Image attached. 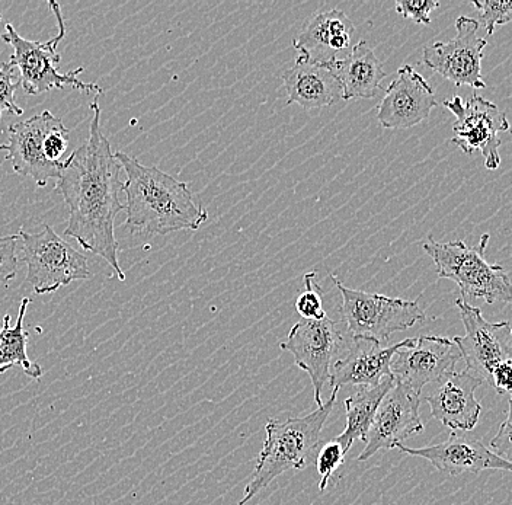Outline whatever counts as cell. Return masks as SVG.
<instances>
[{
    "label": "cell",
    "instance_id": "277c9868",
    "mask_svg": "<svg viewBox=\"0 0 512 505\" xmlns=\"http://www.w3.org/2000/svg\"><path fill=\"white\" fill-rule=\"evenodd\" d=\"M491 236L482 235L478 246L462 241L437 242L428 238L422 248L434 261L438 277L448 278L459 286L462 299L485 300L494 303H512V283L501 265L485 260V249Z\"/></svg>",
    "mask_w": 512,
    "mask_h": 505
},
{
    "label": "cell",
    "instance_id": "5bb4252c",
    "mask_svg": "<svg viewBox=\"0 0 512 505\" xmlns=\"http://www.w3.org/2000/svg\"><path fill=\"white\" fill-rule=\"evenodd\" d=\"M421 395L396 383L384 396L373 424L368 430L367 439L358 462H366L380 450L396 449L399 444L424 431L419 415Z\"/></svg>",
    "mask_w": 512,
    "mask_h": 505
},
{
    "label": "cell",
    "instance_id": "484cf974",
    "mask_svg": "<svg viewBox=\"0 0 512 505\" xmlns=\"http://www.w3.org/2000/svg\"><path fill=\"white\" fill-rule=\"evenodd\" d=\"M472 5L478 9L480 21L486 34H494L496 25H505L512 21V0L492 2V0H473Z\"/></svg>",
    "mask_w": 512,
    "mask_h": 505
},
{
    "label": "cell",
    "instance_id": "cb8c5ba5",
    "mask_svg": "<svg viewBox=\"0 0 512 505\" xmlns=\"http://www.w3.org/2000/svg\"><path fill=\"white\" fill-rule=\"evenodd\" d=\"M318 271L304 274V292L297 297L296 310L303 319L319 321L328 316L323 308L322 287L315 283Z\"/></svg>",
    "mask_w": 512,
    "mask_h": 505
},
{
    "label": "cell",
    "instance_id": "4fadbf2b",
    "mask_svg": "<svg viewBox=\"0 0 512 505\" xmlns=\"http://www.w3.org/2000/svg\"><path fill=\"white\" fill-rule=\"evenodd\" d=\"M462 353L453 340L422 335L412 347L400 348L390 363V373L396 383L422 395L425 386L434 385L454 372Z\"/></svg>",
    "mask_w": 512,
    "mask_h": 505
},
{
    "label": "cell",
    "instance_id": "3957f363",
    "mask_svg": "<svg viewBox=\"0 0 512 505\" xmlns=\"http://www.w3.org/2000/svg\"><path fill=\"white\" fill-rule=\"evenodd\" d=\"M339 389H332L328 402L309 415L287 420L272 418L265 425L264 446L239 505H245L288 471H303L315 462L320 434L335 407Z\"/></svg>",
    "mask_w": 512,
    "mask_h": 505
},
{
    "label": "cell",
    "instance_id": "f1b7e54d",
    "mask_svg": "<svg viewBox=\"0 0 512 505\" xmlns=\"http://www.w3.org/2000/svg\"><path fill=\"white\" fill-rule=\"evenodd\" d=\"M440 8L437 0H398L396 11L402 17L414 19L416 24L430 25L431 12Z\"/></svg>",
    "mask_w": 512,
    "mask_h": 505
},
{
    "label": "cell",
    "instance_id": "4dcf8cb0",
    "mask_svg": "<svg viewBox=\"0 0 512 505\" xmlns=\"http://www.w3.org/2000/svg\"><path fill=\"white\" fill-rule=\"evenodd\" d=\"M488 385L496 392L505 393L512 398V363H502L495 367Z\"/></svg>",
    "mask_w": 512,
    "mask_h": 505
},
{
    "label": "cell",
    "instance_id": "2e32d148",
    "mask_svg": "<svg viewBox=\"0 0 512 505\" xmlns=\"http://www.w3.org/2000/svg\"><path fill=\"white\" fill-rule=\"evenodd\" d=\"M396 449L405 455L427 459L435 469L451 476L464 475V473L478 475L488 469L512 472V463L501 459L482 441L475 437L460 436L457 433H451L447 441L434 446L411 449L399 444Z\"/></svg>",
    "mask_w": 512,
    "mask_h": 505
},
{
    "label": "cell",
    "instance_id": "603a6c76",
    "mask_svg": "<svg viewBox=\"0 0 512 505\" xmlns=\"http://www.w3.org/2000/svg\"><path fill=\"white\" fill-rule=\"evenodd\" d=\"M31 299L24 297L19 308L18 321L11 325V316L5 315L0 328V375L8 372L12 367H21L25 375L31 379H40L43 376V367L30 360L27 353V344L30 334L25 331L24 318Z\"/></svg>",
    "mask_w": 512,
    "mask_h": 505
},
{
    "label": "cell",
    "instance_id": "7c38bea8",
    "mask_svg": "<svg viewBox=\"0 0 512 505\" xmlns=\"http://www.w3.org/2000/svg\"><path fill=\"white\" fill-rule=\"evenodd\" d=\"M456 30V37L451 38L447 43L438 41L425 47V66L456 86L486 88L482 78V59L483 50L488 43L485 38H480L478 35L479 21L469 17H459L456 21Z\"/></svg>",
    "mask_w": 512,
    "mask_h": 505
},
{
    "label": "cell",
    "instance_id": "7402d4cb",
    "mask_svg": "<svg viewBox=\"0 0 512 505\" xmlns=\"http://www.w3.org/2000/svg\"><path fill=\"white\" fill-rule=\"evenodd\" d=\"M393 385H395V379L390 376L380 385L360 388L350 398L345 399L347 425L345 430L335 437V440L341 444L345 456L350 452L355 440L366 441L368 430L373 424L380 404Z\"/></svg>",
    "mask_w": 512,
    "mask_h": 505
},
{
    "label": "cell",
    "instance_id": "ffe728a7",
    "mask_svg": "<svg viewBox=\"0 0 512 505\" xmlns=\"http://www.w3.org/2000/svg\"><path fill=\"white\" fill-rule=\"evenodd\" d=\"M287 104H297L303 110L331 107L342 99V86L326 66L313 65L297 59L296 65L284 70Z\"/></svg>",
    "mask_w": 512,
    "mask_h": 505
},
{
    "label": "cell",
    "instance_id": "ba28073f",
    "mask_svg": "<svg viewBox=\"0 0 512 505\" xmlns=\"http://www.w3.org/2000/svg\"><path fill=\"white\" fill-rule=\"evenodd\" d=\"M352 343L342 332L341 324L325 316L319 321H302L288 332L281 350L293 354L297 366L312 380L313 393L318 408L322 407V392L331 380L332 367L347 354Z\"/></svg>",
    "mask_w": 512,
    "mask_h": 505
},
{
    "label": "cell",
    "instance_id": "83f0119b",
    "mask_svg": "<svg viewBox=\"0 0 512 505\" xmlns=\"http://www.w3.org/2000/svg\"><path fill=\"white\" fill-rule=\"evenodd\" d=\"M19 235L3 236L0 238V284L14 280L18 273V246Z\"/></svg>",
    "mask_w": 512,
    "mask_h": 505
},
{
    "label": "cell",
    "instance_id": "7a4b0ae2",
    "mask_svg": "<svg viewBox=\"0 0 512 505\" xmlns=\"http://www.w3.org/2000/svg\"><path fill=\"white\" fill-rule=\"evenodd\" d=\"M115 158L126 171L123 191L127 196V226L133 233L169 235L179 230H198L208 220L204 210L192 196L190 185L146 166L133 156L115 152Z\"/></svg>",
    "mask_w": 512,
    "mask_h": 505
},
{
    "label": "cell",
    "instance_id": "52a82bcc",
    "mask_svg": "<svg viewBox=\"0 0 512 505\" xmlns=\"http://www.w3.org/2000/svg\"><path fill=\"white\" fill-rule=\"evenodd\" d=\"M22 260L27 264V280L37 294L54 293L76 280L91 277L88 261L50 225L38 233L19 230Z\"/></svg>",
    "mask_w": 512,
    "mask_h": 505
},
{
    "label": "cell",
    "instance_id": "8fae6325",
    "mask_svg": "<svg viewBox=\"0 0 512 505\" xmlns=\"http://www.w3.org/2000/svg\"><path fill=\"white\" fill-rule=\"evenodd\" d=\"M456 306L466 335L454 337L453 341L466 361V372L488 385L495 367L512 363V326L510 322L486 321L482 310L473 308L462 297L457 299Z\"/></svg>",
    "mask_w": 512,
    "mask_h": 505
},
{
    "label": "cell",
    "instance_id": "44dd1931",
    "mask_svg": "<svg viewBox=\"0 0 512 505\" xmlns=\"http://www.w3.org/2000/svg\"><path fill=\"white\" fill-rule=\"evenodd\" d=\"M342 86V99L374 98L382 89L386 72L383 63L366 41H358L345 59L326 66Z\"/></svg>",
    "mask_w": 512,
    "mask_h": 505
},
{
    "label": "cell",
    "instance_id": "f546056e",
    "mask_svg": "<svg viewBox=\"0 0 512 505\" xmlns=\"http://www.w3.org/2000/svg\"><path fill=\"white\" fill-rule=\"evenodd\" d=\"M491 449L501 459L512 463V398L508 402L507 420L501 424L498 433L492 439Z\"/></svg>",
    "mask_w": 512,
    "mask_h": 505
},
{
    "label": "cell",
    "instance_id": "1f68e13d",
    "mask_svg": "<svg viewBox=\"0 0 512 505\" xmlns=\"http://www.w3.org/2000/svg\"><path fill=\"white\" fill-rule=\"evenodd\" d=\"M0 21H2V14H0Z\"/></svg>",
    "mask_w": 512,
    "mask_h": 505
},
{
    "label": "cell",
    "instance_id": "ac0fdd59",
    "mask_svg": "<svg viewBox=\"0 0 512 505\" xmlns=\"http://www.w3.org/2000/svg\"><path fill=\"white\" fill-rule=\"evenodd\" d=\"M414 344L415 338H406L390 347H383L382 344L373 340L352 338L350 350L332 367L331 380H329L332 389H341L344 386L368 388V386L380 385L384 379L392 376L390 363L393 356L400 348L412 347Z\"/></svg>",
    "mask_w": 512,
    "mask_h": 505
},
{
    "label": "cell",
    "instance_id": "d4e9b609",
    "mask_svg": "<svg viewBox=\"0 0 512 505\" xmlns=\"http://www.w3.org/2000/svg\"><path fill=\"white\" fill-rule=\"evenodd\" d=\"M344 463L345 455L338 441L334 439L323 444L322 449L319 450L318 455L315 457L316 471H318L320 476V492L325 491L334 473L338 471L341 466H344Z\"/></svg>",
    "mask_w": 512,
    "mask_h": 505
},
{
    "label": "cell",
    "instance_id": "d6986e66",
    "mask_svg": "<svg viewBox=\"0 0 512 505\" xmlns=\"http://www.w3.org/2000/svg\"><path fill=\"white\" fill-rule=\"evenodd\" d=\"M434 385V389L425 396L432 417L453 433L472 431L478 425L482 412L475 396L476 389L483 385L482 380L463 370L448 373Z\"/></svg>",
    "mask_w": 512,
    "mask_h": 505
},
{
    "label": "cell",
    "instance_id": "30bf717a",
    "mask_svg": "<svg viewBox=\"0 0 512 505\" xmlns=\"http://www.w3.org/2000/svg\"><path fill=\"white\" fill-rule=\"evenodd\" d=\"M444 107L456 115L451 143L460 147L466 155L482 153L486 168L492 171L498 169L501 165L499 133L511 129L507 115L494 102L479 95H473L466 102L460 97L447 99Z\"/></svg>",
    "mask_w": 512,
    "mask_h": 505
},
{
    "label": "cell",
    "instance_id": "8992f818",
    "mask_svg": "<svg viewBox=\"0 0 512 505\" xmlns=\"http://www.w3.org/2000/svg\"><path fill=\"white\" fill-rule=\"evenodd\" d=\"M331 278L341 293L342 318L352 338L383 345L395 332L406 331L427 318L418 302L348 289L338 277Z\"/></svg>",
    "mask_w": 512,
    "mask_h": 505
},
{
    "label": "cell",
    "instance_id": "5b68a950",
    "mask_svg": "<svg viewBox=\"0 0 512 505\" xmlns=\"http://www.w3.org/2000/svg\"><path fill=\"white\" fill-rule=\"evenodd\" d=\"M54 17L59 24V34L47 43L30 41L16 33L11 22L5 25V34L2 35L3 43L12 47L11 65L19 70V82L28 95H40L51 89H63L66 86L79 89L85 94L96 92L102 94V88L96 83L79 81V75L83 67L72 70V72L60 73L57 65L60 63L59 47L60 41L66 35V25L59 3L48 2Z\"/></svg>",
    "mask_w": 512,
    "mask_h": 505
},
{
    "label": "cell",
    "instance_id": "6da1fadb",
    "mask_svg": "<svg viewBox=\"0 0 512 505\" xmlns=\"http://www.w3.org/2000/svg\"><path fill=\"white\" fill-rule=\"evenodd\" d=\"M98 97L91 104L94 117L88 140L64 161L56 187L69 207L64 235L75 239L86 252L107 261L118 280L124 281L126 274L118 261L114 229L118 214L126 210L118 196L124 182L120 180L121 165L110 140L102 134Z\"/></svg>",
    "mask_w": 512,
    "mask_h": 505
},
{
    "label": "cell",
    "instance_id": "9a60e30c",
    "mask_svg": "<svg viewBox=\"0 0 512 505\" xmlns=\"http://www.w3.org/2000/svg\"><path fill=\"white\" fill-rule=\"evenodd\" d=\"M435 107L437 98L427 79L403 65L377 108V120L384 129H411L427 120Z\"/></svg>",
    "mask_w": 512,
    "mask_h": 505
},
{
    "label": "cell",
    "instance_id": "4316f807",
    "mask_svg": "<svg viewBox=\"0 0 512 505\" xmlns=\"http://www.w3.org/2000/svg\"><path fill=\"white\" fill-rule=\"evenodd\" d=\"M15 66L0 62V120L3 113L24 114V108L16 102L15 94L19 83L15 81Z\"/></svg>",
    "mask_w": 512,
    "mask_h": 505
},
{
    "label": "cell",
    "instance_id": "9c48e42d",
    "mask_svg": "<svg viewBox=\"0 0 512 505\" xmlns=\"http://www.w3.org/2000/svg\"><path fill=\"white\" fill-rule=\"evenodd\" d=\"M62 126L59 117L43 111L9 127L8 143L0 145V150H5V159L11 162L15 174L31 178L38 187L59 180L64 162H54L50 142L54 131Z\"/></svg>",
    "mask_w": 512,
    "mask_h": 505
},
{
    "label": "cell",
    "instance_id": "e0dca14e",
    "mask_svg": "<svg viewBox=\"0 0 512 505\" xmlns=\"http://www.w3.org/2000/svg\"><path fill=\"white\" fill-rule=\"evenodd\" d=\"M355 27L339 9L316 14L293 40L300 59L313 65L331 66L345 59L352 50Z\"/></svg>",
    "mask_w": 512,
    "mask_h": 505
}]
</instances>
